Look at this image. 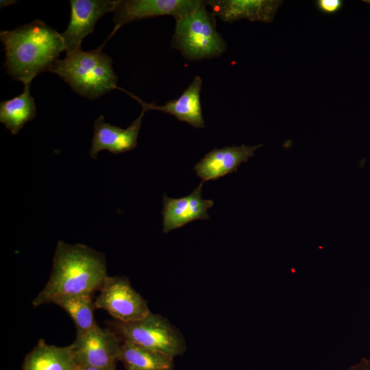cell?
<instances>
[{
  "mask_svg": "<svg viewBox=\"0 0 370 370\" xmlns=\"http://www.w3.org/2000/svg\"><path fill=\"white\" fill-rule=\"evenodd\" d=\"M343 5L341 0H319L317 6L319 10L326 14H333L338 11Z\"/></svg>",
  "mask_w": 370,
  "mask_h": 370,
  "instance_id": "d6986e66",
  "label": "cell"
},
{
  "mask_svg": "<svg viewBox=\"0 0 370 370\" xmlns=\"http://www.w3.org/2000/svg\"><path fill=\"white\" fill-rule=\"evenodd\" d=\"M106 42L91 51L80 49L66 54L64 59L56 61L50 72L58 75L74 92L91 99L119 89L113 61L102 51Z\"/></svg>",
  "mask_w": 370,
  "mask_h": 370,
  "instance_id": "3957f363",
  "label": "cell"
},
{
  "mask_svg": "<svg viewBox=\"0 0 370 370\" xmlns=\"http://www.w3.org/2000/svg\"><path fill=\"white\" fill-rule=\"evenodd\" d=\"M75 370H81V369L79 367H77Z\"/></svg>",
  "mask_w": 370,
  "mask_h": 370,
  "instance_id": "cb8c5ba5",
  "label": "cell"
},
{
  "mask_svg": "<svg viewBox=\"0 0 370 370\" xmlns=\"http://www.w3.org/2000/svg\"><path fill=\"white\" fill-rule=\"evenodd\" d=\"M13 1H5V0L2 1L1 0V8L4 7V6H7V5H8L10 4H13L14 3H10V2H13Z\"/></svg>",
  "mask_w": 370,
  "mask_h": 370,
  "instance_id": "7402d4cb",
  "label": "cell"
},
{
  "mask_svg": "<svg viewBox=\"0 0 370 370\" xmlns=\"http://www.w3.org/2000/svg\"><path fill=\"white\" fill-rule=\"evenodd\" d=\"M81 370H116V367L112 368H96V367H85L80 368Z\"/></svg>",
  "mask_w": 370,
  "mask_h": 370,
  "instance_id": "44dd1931",
  "label": "cell"
},
{
  "mask_svg": "<svg viewBox=\"0 0 370 370\" xmlns=\"http://www.w3.org/2000/svg\"><path fill=\"white\" fill-rule=\"evenodd\" d=\"M77 368L71 345L58 347L40 339L26 356L23 370H75Z\"/></svg>",
  "mask_w": 370,
  "mask_h": 370,
  "instance_id": "9a60e30c",
  "label": "cell"
},
{
  "mask_svg": "<svg viewBox=\"0 0 370 370\" xmlns=\"http://www.w3.org/2000/svg\"><path fill=\"white\" fill-rule=\"evenodd\" d=\"M119 0H71V18L66 30L61 34L66 54L81 49L83 39L93 33L97 21L114 12Z\"/></svg>",
  "mask_w": 370,
  "mask_h": 370,
  "instance_id": "9c48e42d",
  "label": "cell"
},
{
  "mask_svg": "<svg viewBox=\"0 0 370 370\" xmlns=\"http://www.w3.org/2000/svg\"><path fill=\"white\" fill-rule=\"evenodd\" d=\"M282 3V1L276 0L205 1L214 16L226 23L241 19L271 23Z\"/></svg>",
  "mask_w": 370,
  "mask_h": 370,
  "instance_id": "4fadbf2b",
  "label": "cell"
},
{
  "mask_svg": "<svg viewBox=\"0 0 370 370\" xmlns=\"http://www.w3.org/2000/svg\"><path fill=\"white\" fill-rule=\"evenodd\" d=\"M363 1L370 4V0H365V1Z\"/></svg>",
  "mask_w": 370,
  "mask_h": 370,
  "instance_id": "603a6c76",
  "label": "cell"
},
{
  "mask_svg": "<svg viewBox=\"0 0 370 370\" xmlns=\"http://www.w3.org/2000/svg\"><path fill=\"white\" fill-rule=\"evenodd\" d=\"M53 304L59 306L69 314L75 323L77 332L86 331L97 324L93 314L95 306L91 295L61 297Z\"/></svg>",
  "mask_w": 370,
  "mask_h": 370,
  "instance_id": "ac0fdd59",
  "label": "cell"
},
{
  "mask_svg": "<svg viewBox=\"0 0 370 370\" xmlns=\"http://www.w3.org/2000/svg\"><path fill=\"white\" fill-rule=\"evenodd\" d=\"M6 73L23 84L38 74L50 71L64 45L61 34L43 21L35 20L10 31L3 30Z\"/></svg>",
  "mask_w": 370,
  "mask_h": 370,
  "instance_id": "7a4b0ae2",
  "label": "cell"
},
{
  "mask_svg": "<svg viewBox=\"0 0 370 370\" xmlns=\"http://www.w3.org/2000/svg\"><path fill=\"white\" fill-rule=\"evenodd\" d=\"M113 332L123 339L169 355H182L186 342L180 332L164 317L150 312L144 318L131 322L111 323Z\"/></svg>",
  "mask_w": 370,
  "mask_h": 370,
  "instance_id": "5b68a950",
  "label": "cell"
},
{
  "mask_svg": "<svg viewBox=\"0 0 370 370\" xmlns=\"http://www.w3.org/2000/svg\"><path fill=\"white\" fill-rule=\"evenodd\" d=\"M202 79L197 75L177 99L169 101L162 106H158L154 103H146L136 96L128 92H126L136 99L140 104L142 110L145 112L161 111L170 114L177 120L186 122L195 128H204L205 121L200 99Z\"/></svg>",
  "mask_w": 370,
  "mask_h": 370,
  "instance_id": "5bb4252c",
  "label": "cell"
},
{
  "mask_svg": "<svg viewBox=\"0 0 370 370\" xmlns=\"http://www.w3.org/2000/svg\"><path fill=\"white\" fill-rule=\"evenodd\" d=\"M107 276L104 254L85 245L59 241L49 280L32 305L52 304L64 296L92 295L101 288Z\"/></svg>",
  "mask_w": 370,
  "mask_h": 370,
  "instance_id": "6da1fadb",
  "label": "cell"
},
{
  "mask_svg": "<svg viewBox=\"0 0 370 370\" xmlns=\"http://www.w3.org/2000/svg\"><path fill=\"white\" fill-rule=\"evenodd\" d=\"M171 47L190 61L222 55L227 45L216 28L215 16L206 4L191 14L175 20Z\"/></svg>",
  "mask_w": 370,
  "mask_h": 370,
  "instance_id": "277c9868",
  "label": "cell"
},
{
  "mask_svg": "<svg viewBox=\"0 0 370 370\" xmlns=\"http://www.w3.org/2000/svg\"><path fill=\"white\" fill-rule=\"evenodd\" d=\"M203 184L201 182L186 197L173 199L165 194L163 195L162 214L164 233L183 227L195 220L210 219L208 210L213 206L214 201L203 199Z\"/></svg>",
  "mask_w": 370,
  "mask_h": 370,
  "instance_id": "30bf717a",
  "label": "cell"
},
{
  "mask_svg": "<svg viewBox=\"0 0 370 370\" xmlns=\"http://www.w3.org/2000/svg\"><path fill=\"white\" fill-rule=\"evenodd\" d=\"M262 146V144L241 145L214 149L195 164L194 169L202 182L217 180L236 171L238 166L252 158L255 151Z\"/></svg>",
  "mask_w": 370,
  "mask_h": 370,
  "instance_id": "8fae6325",
  "label": "cell"
},
{
  "mask_svg": "<svg viewBox=\"0 0 370 370\" xmlns=\"http://www.w3.org/2000/svg\"><path fill=\"white\" fill-rule=\"evenodd\" d=\"M95 302V308L107 311L116 321L141 319L151 311L147 301L135 291L125 276H107Z\"/></svg>",
  "mask_w": 370,
  "mask_h": 370,
  "instance_id": "8992f818",
  "label": "cell"
},
{
  "mask_svg": "<svg viewBox=\"0 0 370 370\" xmlns=\"http://www.w3.org/2000/svg\"><path fill=\"white\" fill-rule=\"evenodd\" d=\"M347 370H370V358H362Z\"/></svg>",
  "mask_w": 370,
  "mask_h": 370,
  "instance_id": "ffe728a7",
  "label": "cell"
},
{
  "mask_svg": "<svg viewBox=\"0 0 370 370\" xmlns=\"http://www.w3.org/2000/svg\"><path fill=\"white\" fill-rule=\"evenodd\" d=\"M113 331L96 324L92 328L77 332L75 341L70 345L77 367H116L121 344Z\"/></svg>",
  "mask_w": 370,
  "mask_h": 370,
  "instance_id": "52a82bcc",
  "label": "cell"
},
{
  "mask_svg": "<svg viewBox=\"0 0 370 370\" xmlns=\"http://www.w3.org/2000/svg\"><path fill=\"white\" fill-rule=\"evenodd\" d=\"M173 358L160 352L123 341L119 361L125 370H173Z\"/></svg>",
  "mask_w": 370,
  "mask_h": 370,
  "instance_id": "2e32d148",
  "label": "cell"
},
{
  "mask_svg": "<svg viewBox=\"0 0 370 370\" xmlns=\"http://www.w3.org/2000/svg\"><path fill=\"white\" fill-rule=\"evenodd\" d=\"M205 4L201 0H119L113 12L114 28L109 38L123 25L144 18L171 16L183 18Z\"/></svg>",
  "mask_w": 370,
  "mask_h": 370,
  "instance_id": "ba28073f",
  "label": "cell"
},
{
  "mask_svg": "<svg viewBox=\"0 0 370 370\" xmlns=\"http://www.w3.org/2000/svg\"><path fill=\"white\" fill-rule=\"evenodd\" d=\"M30 84H25L19 95L0 103V121L12 134H16L36 116V107L30 94Z\"/></svg>",
  "mask_w": 370,
  "mask_h": 370,
  "instance_id": "e0dca14e",
  "label": "cell"
},
{
  "mask_svg": "<svg viewBox=\"0 0 370 370\" xmlns=\"http://www.w3.org/2000/svg\"><path fill=\"white\" fill-rule=\"evenodd\" d=\"M145 112L141 110L139 116L125 129L106 123L103 116H99L94 123L90 157L95 158L99 151L105 149L114 154L134 149L137 145L138 136Z\"/></svg>",
  "mask_w": 370,
  "mask_h": 370,
  "instance_id": "7c38bea8",
  "label": "cell"
}]
</instances>
